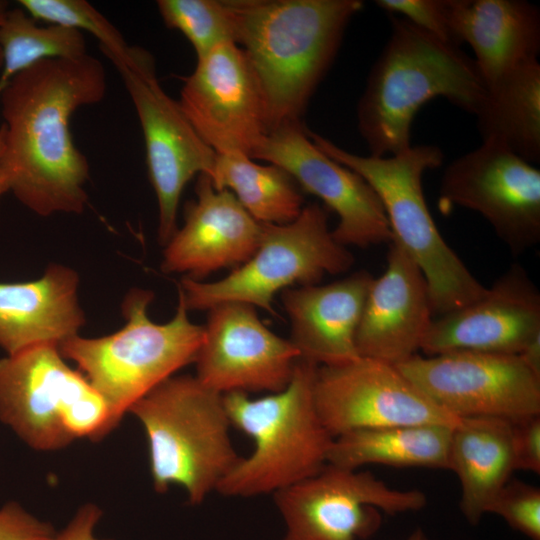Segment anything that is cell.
<instances>
[{
    "label": "cell",
    "instance_id": "cell-20",
    "mask_svg": "<svg viewBox=\"0 0 540 540\" xmlns=\"http://www.w3.org/2000/svg\"><path fill=\"white\" fill-rule=\"evenodd\" d=\"M432 319L421 269L391 241L386 270L373 279L357 328L359 356L393 365L404 362L420 349Z\"/></svg>",
    "mask_w": 540,
    "mask_h": 540
},
{
    "label": "cell",
    "instance_id": "cell-37",
    "mask_svg": "<svg viewBox=\"0 0 540 540\" xmlns=\"http://www.w3.org/2000/svg\"><path fill=\"white\" fill-rule=\"evenodd\" d=\"M5 145V129L3 124L0 126V197L9 191L6 175L3 168V154Z\"/></svg>",
    "mask_w": 540,
    "mask_h": 540
},
{
    "label": "cell",
    "instance_id": "cell-40",
    "mask_svg": "<svg viewBox=\"0 0 540 540\" xmlns=\"http://www.w3.org/2000/svg\"><path fill=\"white\" fill-rule=\"evenodd\" d=\"M2 68V53H1V49H0V69Z\"/></svg>",
    "mask_w": 540,
    "mask_h": 540
},
{
    "label": "cell",
    "instance_id": "cell-33",
    "mask_svg": "<svg viewBox=\"0 0 540 540\" xmlns=\"http://www.w3.org/2000/svg\"><path fill=\"white\" fill-rule=\"evenodd\" d=\"M57 531L17 502L0 508V540H53Z\"/></svg>",
    "mask_w": 540,
    "mask_h": 540
},
{
    "label": "cell",
    "instance_id": "cell-34",
    "mask_svg": "<svg viewBox=\"0 0 540 540\" xmlns=\"http://www.w3.org/2000/svg\"><path fill=\"white\" fill-rule=\"evenodd\" d=\"M515 470L540 473V415L511 422Z\"/></svg>",
    "mask_w": 540,
    "mask_h": 540
},
{
    "label": "cell",
    "instance_id": "cell-26",
    "mask_svg": "<svg viewBox=\"0 0 540 540\" xmlns=\"http://www.w3.org/2000/svg\"><path fill=\"white\" fill-rule=\"evenodd\" d=\"M452 428L427 424L350 431L333 439L328 464L346 469L380 464L449 470Z\"/></svg>",
    "mask_w": 540,
    "mask_h": 540
},
{
    "label": "cell",
    "instance_id": "cell-19",
    "mask_svg": "<svg viewBox=\"0 0 540 540\" xmlns=\"http://www.w3.org/2000/svg\"><path fill=\"white\" fill-rule=\"evenodd\" d=\"M195 194L196 199L185 204L182 228L165 245L161 269L200 281L247 262L258 247L262 223L232 192L217 190L205 174L198 175Z\"/></svg>",
    "mask_w": 540,
    "mask_h": 540
},
{
    "label": "cell",
    "instance_id": "cell-17",
    "mask_svg": "<svg viewBox=\"0 0 540 540\" xmlns=\"http://www.w3.org/2000/svg\"><path fill=\"white\" fill-rule=\"evenodd\" d=\"M203 342L195 358V377L224 395L282 391L299 353L290 340L269 330L254 306L224 302L210 308Z\"/></svg>",
    "mask_w": 540,
    "mask_h": 540
},
{
    "label": "cell",
    "instance_id": "cell-7",
    "mask_svg": "<svg viewBox=\"0 0 540 540\" xmlns=\"http://www.w3.org/2000/svg\"><path fill=\"white\" fill-rule=\"evenodd\" d=\"M154 294L133 288L122 302L125 325L97 338L76 335L59 346L108 404L116 425L131 407L184 366L194 363L204 327L188 317L178 290L173 318L158 324L148 316Z\"/></svg>",
    "mask_w": 540,
    "mask_h": 540
},
{
    "label": "cell",
    "instance_id": "cell-9",
    "mask_svg": "<svg viewBox=\"0 0 540 540\" xmlns=\"http://www.w3.org/2000/svg\"><path fill=\"white\" fill-rule=\"evenodd\" d=\"M353 263L351 252L329 229L326 208L314 202L290 223H262L252 257L223 279L201 282L184 277L178 290L188 311L242 302L275 315L272 303L278 291L317 284L325 274L344 273Z\"/></svg>",
    "mask_w": 540,
    "mask_h": 540
},
{
    "label": "cell",
    "instance_id": "cell-12",
    "mask_svg": "<svg viewBox=\"0 0 540 540\" xmlns=\"http://www.w3.org/2000/svg\"><path fill=\"white\" fill-rule=\"evenodd\" d=\"M435 404L457 418L510 422L540 415V375L519 355L455 351L395 365Z\"/></svg>",
    "mask_w": 540,
    "mask_h": 540
},
{
    "label": "cell",
    "instance_id": "cell-32",
    "mask_svg": "<svg viewBox=\"0 0 540 540\" xmlns=\"http://www.w3.org/2000/svg\"><path fill=\"white\" fill-rule=\"evenodd\" d=\"M375 4L390 14L402 15L437 39L455 45L449 27L448 0H377Z\"/></svg>",
    "mask_w": 540,
    "mask_h": 540
},
{
    "label": "cell",
    "instance_id": "cell-35",
    "mask_svg": "<svg viewBox=\"0 0 540 540\" xmlns=\"http://www.w3.org/2000/svg\"><path fill=\"white\" fill-rule=\"evenodd\" d=\"M102 517V510L93 503L82 505L68 522L57 532L53 540H112L96 537L95 530Z\"/></svg>",
    "mask_w": 540,
    "mask_h": 540
},
{
    "label": "cell",
    "instance_id": "cell-8",
    "mask_svg": "<svg viewBox=\"0 0 540 540\" xmlns=\"http://www.w3.org/2000/svg\"><path fill=\"white\" fill-rule=\"evenodd\" d=\"M64 359L55 345L0 359V421L35 450L100 440L117 426L104 398Z\"/></svg>",
    "mask_w": 540,
    "mask_h": 540
},
{
    "label": "cell",
    "instance_id": "cell-5",
    "mask_svg": "<svg viewBox=\"0 0 540 540\" xmlns=\"http://www.w3.org/2000/svg\"><path fill=\"white\" fill-rule=\"evenodd\" d=\"M325 155L360 175L384 208L397 243L419 266L429 287L432 313L442 315L485 295L484 287L441 236L425 201L422 178L439 167L438 146L417 145L392 156H362L307 131Z\"/></svg>",
    "mask_w": 540,
    "mask_h": 540
},
{
    "label": "cell",
    "instance_id": "cell-18",
    "mask_svg": "<svg viewBox=\"0 0 540 540\" xmlns=\"http://www.w3.org/2000/svg\"><path fill=\"white\" fill-rule=\"evenodd\" d=\"M540 336V293L513 264L484 296L433 318L420 349L433 356L455 351L519 355Z\"/></svg>",
    "mask_w": 540,
    "mask_h": 540
},
{
    "label": "cell",
    "instance_id": "cell-29",
    "mask_svg": "<svg viewBox=\"0 0 540 540\" xmlns=\"http://www.w3.org/2000/svg\"><path fill=\"white\" fill-rule=\"evenodd\" d=\"M156 5L165 26L187 38L197 59L222 44H236L228 0H158Z\"/></svg>",
    "mask_w": 540,
    "mask_h": 540
},
{
    "label": "cell",
    "instance_id": "cell-15",
    "mask_svg": "<svg viewBox=\"0 0 540 540\" xmlns=\"http://www.w3.org/2000/svg\"><path fill=\"white\" fill-rule=\"evenodd\" d=\"M302 124L268 132L250 158L287 171L302 192L322 200L338 215L332 235L343 246L366 248L391 242L384 208L372 187L357 173L325 155L309 138Z\"/></svg>",
    "mask_w": 540,
    "mask_h": 540
},
{
    "label": "cell",
    "instance_id": "cell-39",
    "mask_svg": "<svg viewBox=\"0 0 540 540\" xmlns=\"http://www.w3.org/2000/svg\"><path fill=\"white\" fill-rule=\"evenodd\" d=\"M8 12V4L5 1L0 0V26L3 23Z\"/></svg>",
    "mask_w": 540,
    "mask_h": 540
},
{
    "label": "cell",
    "instance_id": "cell-4",
    "mask_svg": "<svg viewBox=\"0 0 540 540\" xmlns=\"http://www.w3.org/2000/svg\"><path fill=\"white\" fill-rule=\"evenodd\" d=\"M318 365L298 358L285 389L252 399L223 395L231 426L254 442L216 491L227 497L276 493L318 473L327 463L333 437L323 426L314 400Z\"/></svg>",
    "mask_w": 540,
    "mask_h": 540
},
{
    "label": "cell",
    "instance_id": "cell-31",
    "mask_svg": "<svg viewBox=\"0 0 540 540\" xmlns=\"http://www.w3.org/2000/svg\"><path fill=\"white\" fill-rule=\"evenodd\" d=\"M487 513L500 516L529 539L540 540V489L536 486L509 480L495 496Z\"/></svg>",
    "mask_w": 540,
    "mask_h": 540
},
{
    "label": "cell",
    "instance_id": "cell-11",
    "mask_svg": "<svg viewBox=\"0 0 540 540\" xmlns=\"http://www.w3.org/2000/svg\"><path fill=\"white\" fill-rule=\"evenodd\" d=\"M273 495L285 524L283 540L364 539L379 528V510L414 512L427 503L422 491L394 489L370 472L328 463Z\"/></svg>",
    "mask_w": 540,
    "mask_h": 540
},
{
    "label": "cell",
    "instance_id": "cell-36",
    "mask_svg": "<svg viewBox=\"0 0 540 540\" xmlns=\"http://www.w3.org/2000/svg\"><path fill=\"white\" fill-rule=\"evenodd\" d=\"M519 356L536 374L540 375V336L533 339Z\"/></svg>",
    "mask_w": 540,
    "mask_h": 540
},
{
    "label": "cell",
    "instance_id": "cell-6",
    "mask_svg": "<svg viewBox=\"0 0 540 540\" xmlns=\"http://www.w3.org/2000/svg\"><path fill=\"white\" fill-rule=\"evenodd\" d=\"M144 428L154 489L182 487L192 505L216 491L239 456L230 438L223 395L195 376H172L136 402Z\"/></svg>",
    "mask_w": 540,
    "mask_h": 540
},
{
    "label": "cell",
    "instance_id": "cell-25",
    "mask_svg": "<svg viewBox=\"0 0 540 540\" xmlns=\"http://www.w3.org/2000/svg\"><path fill=\"white\" fill-rule=\"evenodd\" d=\"M475 115L483 142L504 147L531 164L539 163V61L524 64L488 85Z\"/></svg>",
    "mask_w": 540,
    "mask_h": 540
},
{
    "label": "cell",
    "instance_id": "cell-2",
    "mask_svg": "<svg viewBox=\"0 0 540 540\" xmlns=\"http://www.w3.org/2000/svg\"><path fill=\"white\" fill-rule=\"evenodd\" d=\"M236 44L262 91L268 132L302 124L360 0H228Z\"/></svg>",
    "mask_w": 540,
    "mask_h": 540
},
{
    "label": "cell",
    "instance_id": "cell-30",
    "mask_svg": "<svg viewBox=\"0 0 540 540\" xmlns=\"http://www.w3.org/2000/svg\"><path fill=\"white\" fill-rule=\"evenodd\" d=\"M18 3L35 20L90 33L98 39L103 53L115 67L129 60L132 46L127 44L123 35L109 20L87 1L19 0Z\"/></svg>",
    "mask_w": 540,
    "mask_h": 540
},
{
    "label": "cell",
    "instance_id": "cell-10",
    "mask_svg": "<svg viewBox=\"0 0 540 540\" xmlns=\"http://www.w3.org/2000/svg\"><path fill=\"white\" fill-rule=\"evenodd\" d=\"M116 69L143 132L149 180L158 203V240L165 246L178 229L184 187L195 175L211 178L217 154L201 139L178 102L164 91L148 51L132 46L129 61Z\"/></svg>",
    "mask_w": 540,
    "mask_h": 540
},
{
    "label": "cell",
    "instance_id": "cell-3",
    "mask_svg": "<svg viewBox=\"0 0 540 540\" xmlns=\"http://www.w3.org/2000/svg\"><path fill=\"white\" fill-rule=\"evenodd\" d=\"M390 36L372 66L357 105V125L370 155L411 147L420 108L437 97L476 114L487 87L473 59L402 17L391 16Z\"/></svg>",
    "mask_w": 540,
    "mask_h": 540
},
{
    "label": "cell",
    "instance_id": "cell-38",
    "mask_svg": "<svg viewBox=\"0 0 540 540\" xmlns=\"http://www.w3.org/2000/svg\"><path fill=\"white\" fill-rule=\"evenodd\" d=\"M405 540H429L423 529H415Z\"/></svg>",
    "mask_w": 540,
    "mask_h": 540
},
{
    "label": "cell",
    "instance_id": "cell-24",
    "mask_svg": "<svg viewBox=\"0 0 540 540\" xmlns=\"http://www.w3.org/2000/svg\"><path fill=\"white\" fill-rule=\"evenodd\" d=\"M449 470L460 481L463 516L477 525L514 471L511 422L460 418L451 432Z\"/></svg>",
    "mask_w": 540,
    "mask_h": 540
},
{
    "label": "cell",
    "instance_id": "cell-14",
    "mask_svg": "<svg viewBox=\"0 0 540 540\" xmlns=\"http://www.w3.org/2000/svg\"><path fill=\"white\" fill-rule=\"evenodd\" d=\"M314 400L333 438L391 426L454 427L460 420L429 399L395 365L361 356L344 364L319 366Z\"/></svg>",
    "mask_w": 540,
    "mask_h": 540
},
{
    "label": "cell",
    "instance_id": "cell-23",
    "mask_svg": "<svg viewBox=\"0 0 540 540\" xmlns=\"http://www.w3.org/2000/svg\"><path fill=\"white\" fill-rule=\"evenodd\" d=\"M456 46L467 43L486 87L510 71L538 60L540 10L524 0H448Z\"/></svg>",
    "mask_w": 540,
    "mask_h": 540
},
{
    "label": "cell",
    "instance_id": "cell-16",
    "mask_svg": "<svg viewBox=\"0 0 540 540\" xmlns=\"http://www.w3.org/2000/svg\"><path fill=\"white\" fill-rule=\"evenodd\" d=\"M201 139L216 154L250 157L268 133L261 88L244 53L222 44L197 59L177 101Z\"/></svg>",
    "mask_w": 540,
    "mask_h": 540
},
{
    "label": "cell",
    "instance_id": "cell-13",
    "mask_svg": "<svg viewBox=\"0 0 540 540\" xmlns=\"http://www.w3.org/2000/svg\"><path fill=\"white\" fill-rule=\"evenodd\" d=\"M479 213L513 255L540 241V170L491 142L454 159L444 170L439 207Z\"/></svg>",
    "mask_w": 540,
    "mask_h": 540
},
{
    "label": "cell",
    "instance_id": "cell-27",
    "mask_svg": "<svg viewBox=\"0 0 540 540\" xmlns=\"http://www.w3.org/2000/svg\"><path fill=\"white\" fill-rule=\"evenodd\" d=\"M212 183L233 193L258 222L282 225L294 221L304 205L303 192L283 168L261 165L243 153L217 154Z\"/></svg>",
    "mask_w": 540,
    "mask_h": 540
},
{
    "label": "cell",
    "instance_id": "cell-1",
    "mask_svg": "<svg viewBox=\"0 0 540 540\" xmlns=\"http://www.w3.org/2000/svg\"><path fill=\"white\" fill-rule=\"evenodd\" d=\"M106 88L102 62L87 53L41 61L1 90L8 188L35 214L84 211L90 168L73 141L70 120L79 108L99 103Z\"/></svg>",
    "mask_w": 540,
    "mask_h": 540
},
{
    "label": "cell",
    "instance_id": "cell-21",
    "mask_svg": "<svg viewBox=\"0 0 540 540\" xmlns=\"http://www.w3.org/2000/svg\"><path fill=\"white\" fill-rule=\"evenodd\" d=\"M373 279L368 271L360 270L330 284L282 291L291 323L289 340L299 358L332 366L360 357L356 332Z\"/></svg>",
    "mask_w": 540,
    "mask_h": 540
},
{
    "label": "cell",
    "instance_id": "cell-22",
    "mask_svg": "<svg viewBox=\"0 0 540 540\" xmlns=\"http://www.w3.org/2000/svg\"><path fill=\"white\" fill-rule=\"evenodd\" d=\"M79 282L74 269L54 263L36 280L0 282V347L7 355L41 345L59 347L79 335L86 322Z\"/></svg>",
    "mask_w": 540,
    "mask_h": 540
},
{
    "label": "cell",
    "instance_id": "cell-28",
    "mask_svg": "<svg viewBox=\"0 0 540 540\" xmlns=\"http://www.w3.org/2000/svg\"><path fill=\"white\" fill-rule=\"evenodd\" d=\"M0 49V92L13 77L41 61L87 54L82 32L53 24L40 26L22 8L8 10L0 26Z\"/></svg>",
    "mask_w": 540,
    "mask_h": 540
}]
</instances>
